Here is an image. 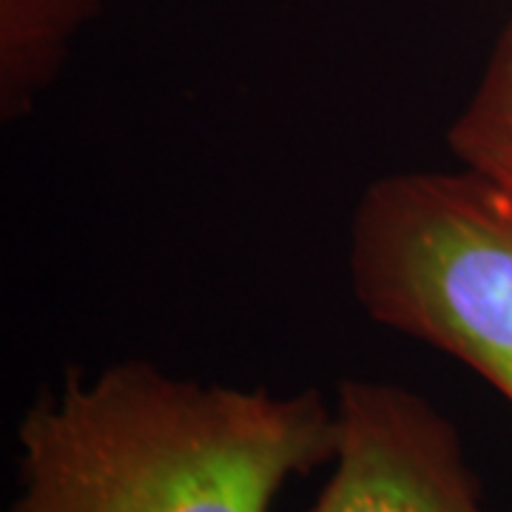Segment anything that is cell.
Wrapping results in <instances>:
<instances>
[{
	"label": "cell",
	"mask_w": 512,
	"mask_h": 512,
	"mask_svg": "<svg viewBox=\"0 0 512 512\" xmlns=\"http://www.w3.org/2000/svg\"><path fill=\"white\" fill-rule=\"evenodd\" d=\"M359 308L470 367L512 404V200L467 168L393 171L348 231Z\"/></svg>",
	"instance_id": "cell-2"
},
{
	"label": "cell",
	"mask_w": 512,
	"mask_h": 512,
	"mask_svg": "<svg viewBox=\"0 0 512 512\" xmlns=\"http://www.w3.org/2000/svg\"><path fill=\"white\" fill-rule=\"evenodd\" d=\"M333 402L330 478L305 512H490L456 424L421 393L345 379Z\"/></svg>",
	"instance_id": "cell-3"
},
{
	"label": "cell",
	"mask_w": 512,
	"mask_h": 512,
	"mask_svg": "<svg viewBox=\"0 0 512 512\" xmlns=\"http://www.w3.org/2000/svg\"><path fill=\"white\" fill-rule=\"evenodd\" d=\"M100 0H0V120L15 126L63 74Z\"/></svg>",
	"instance_id": "cell-4"
},
{
	"label": "cell",
	"mask_w": 512,
	"mask_h": 512,
	"mask_svg": "<svg viewBox=\"0 0 512 512\" xmlns=\"http://www.w3.org/2000/svg\"><path fill=\"white\" fill-rule=\"evenodd\" d=\"M336 433L319 390L194 382L140 359L69 370L20 419L6 512H271L330 464Z\"/></svg>",
	"instance_id": "cell-1"
},
{
	"label": "cell",
	"mask_w": 512,
	"mask_h": 512,
	"mask_svg": "<svg viewBox=\"0 0 512 512\" xmlns=\"http://www.w3.org/2000/svg\"><path fill=\"white\" fill-rule=\"evenodd\" d=\"M447 148L461 168L512 200V18L495 37L478 83L447 128Z\"/></svg>",
	"instance_id": "cell-5"
}]
</instances>
